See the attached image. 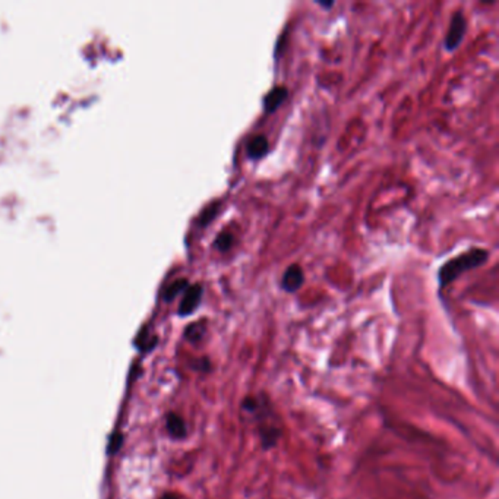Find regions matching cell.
I'll return each instance as SVG.
<instances>
[{
	"label": "cell",
	"mask_w": 499,
	"mask_h": 499,
	"mask_svg": "<svg viewBox=\"0 0 499 499\" xmlns=\"http://www.w3.org/2000/svg\"><path fill=\"white\" fill-rule=\"evenodd\" d=\"M488 259H489V252L480 247L470 249V251H467L464 254H460L458 256L445 262V264L440 268V272H438L440 285L444 289V287H446L448 284H451L454 280H457L461 274L469 270H475V268L482 267Z\"/></svg>",
	"instance_id": "obj_1"
},
{
	"label": "cell",
	"mask_w": 499,
	"mask_h": 499,
	"mask_svg": "<svg viewBox=\"0 0 499 499\" xmlns=\"http://www.w3.org/2000/svg\"><path fill=\"white\" fill-rule=\"evenodd\" d=\"M264 404L265 403L261 402L256 397H246L242 402L243 410H246L247 413L259 416L258 426H259L261 442L265 450H270V448L277 445V442L280 440V435H281V429L277 425H274V423H270L267 420L268 413L265 411V415H264Z\"/></svg>",
	"instance_id": "obj_2"
},
{
	"label": "cell",
	"mask_w": 499,
	"mask_h": 499,
	"mask_svg": "<svg viewBox=\"0 0 499 499\" xmlns=\"http://www.w3.org/2000/svg\"><path fill=\"white\" fill-rule=\"evenodd\" d=\"M467 30V21L466 17L461 10H457L455 14L451 18L450 22V28L446 31V37H445V48L448 52H453V50L458 48V46L463 43L464 40V34Z\"/></svg>",
	"instance_id": "obj_3"
},
{
	"label": "cell",
	"mask_w": 499,
	"mask_h": 499,
	"mask_svg": "<svg viewBox=\"0 0 499 499\" xmlns=\"http://www.w3.org/2000/svg\"><path fill=\"white\" fill-rule=\"evenodd\" d=\"M203 293L204 289L201 284H189L188 289H186L183 293V299L179 306V315L188 317L194 314L203 301Z\"/></svg>",
	"instance_id": "obj_4"
},
{
	"label": "cell",
	"mask_w": 499,
	"mask_h": 499,
	"mask_svg": "<svg viewBox=\"0 0 499 499\" xmlns=\"http://www.w3.org/2000/svg\"><path fill=\"white\" fill-rule=\"evenodd\" d=\"M305 283L303 268L299 264H292L285 268L281 279V289L287 293H296Z\"/></svg>",
	"instance_id": "obj_5"
},
{
	"label": "cell",
	"mask_w": 499,
	"mask_h": 499,
	"mask_svg": "<svg viewBox=\"0 0 499 499\" xmlns=\"http://www.w3.org/2000/svg\"><path fill=\"white\" fill-rule=\"evenodd\" d=\"M287 97H289V90H287L285 86H274L272 90L267 93L264 100H262V106H264L265 113L271 115L274 111H277V109L285 102Z\"/></svg>",
	"instance_id": "obj_6"
},
{
	"label": "cell",
	"mask_w": 499,
	"mask_h": 499,
	"mask_svg": "<svg viewBox=\"0 0 499 499\" xmlns=\"http://www.w3.org/2000/svg\"><path fill=\"white\" fill-rule=\"evenodd\" d=\"M270 151V142L265 135H255L246 144L247 157L252 160L264 158Z\"/></svg>",
	"instance_id": "obj_7"
},
{
	"label": "cell",
	"mask_w": 499,
	"mask_h": 499,
	"mask_svg": "<svg viewBox=\"0 0 499 499\" xmlns=\"http://www.w3.org/2000/svg\"><path fill=\"white\" fill-rule=\"evenodd\" d=\"M167 431L169 433L173 436V438L176 440H182L186 436V433H188V429H186V423L185 420L176 415V413H170L167 416Z\"/></svg>",
	"instance_id": "obj_8"
},
{
	"label": "cell",
	"mask_w": 499,
	"mask_h": 499,
	"mask_svg": "<svg viewBox=\"0 0 499 499\" xmlns=\"http://www.w3.org/2000/svg\"><path fill=\"white\" fill-rule=\"evenodd\" d=\"M188 287H189V283H188V280H186V279H179V280L171 281V283L166 287V290H164V294H163V296H164V301H167V302L173 301V299L176 297L178 294L185 293V290L188 289Z\"/></svg>",
	"instance_id": "obj_9"
},
{
	"label": "cell",
	"mask_w": 499,
	"mask_h": 499,
	"mask_svg": "<svg viewBox=\"0 0 499 499\" xmlns=\"http://www.w3.org/2000/svg\"><path fill=\"white\" fill-rule=\"evenodd\" d=\"M220 208H221V203H220V201L211 203V204L203 211L201 216H199V218H198V224H199V226L205 227V226H208V224H211V221H213V220L218 216Z\"/></svg>",
	"instance_id": "obj_10"
},
{
	"label": "cell",
	"mask_w": 499,
	"mask_h": 499,
	"mask_svg": "<svg viewBox=\"0 0 499 499\" xmlns=\"http://www.w3.org/2000/svg\"><path fill=\"white\" fill-rule=\"evenodd\" d=\"M233 245H234V236L232 233H229V232L221 233L220 236H217V239L214 241V247L217 249L218 252H223V254L229 252L230 249L233 247Z\"/></svg>",
	"instance_id": "obj_11"
},
{
	"label": "cell",
	"mask_w": 499,
	"mask_h": 499,
	"mask_svg": "<svg viewBox=\"0 0 499 499\" xmlns=\"http://www.w3.org/2000/svg\"><path fill=\"white\" fill-rule=\"evenodd\" d=\"M205 334V326L204 322H195V323H191V326L186 328L185 331V337L188 339L189 341L192 343H198L199 340L203 339Z\"/></svg>",
	"instance_id": "obj_12"
},
{
	"label": "cell",
	"mask_w": 499,
	"mask_h": 499,
	"mask_svg": "<svg viewBox=\"0 0 499 499\" xmlns=\"http://www.w3.org/2000/svg\"><path fill=\"white\" fill-rule=\"evenodd\" d=\"M120 444H122V435H120V433H115L113 436H111V440H110L109 451H110V453H116V451L119 450Z\"/></svg>",
	"instance_id": "obj_13"
},
{
	"label": "cell",
	"mask_w": 499,
	"mask_h": 499,
	"mask_svg": "<svg viewBox=\"0 0 499 499\" xmlns=\"http://www.w3.org/2000/svg\"><path fill=\"white\" fill-rule=\"evenodd\" d=\"M161 499H182V498L176 493H164L163 496H161Z\"/></svg>",
	"instance_id": "obj_14"
},
{
	"label": "cell",
	"mask_w": 499,
	"mask_h": 499,
	"mask_svg": "<svg viewBox=\"0 0 499 499\" xmlns=\"http://www.w3.org/2000/svg\"><path fill=\"white\" fill-rule=\"evenodd\" d=\"M317 5H319L321 8H326V9H331L334 6V2H317Z\"/></svg>",
	"instance_id": "obj_15"
}]
</instances>
